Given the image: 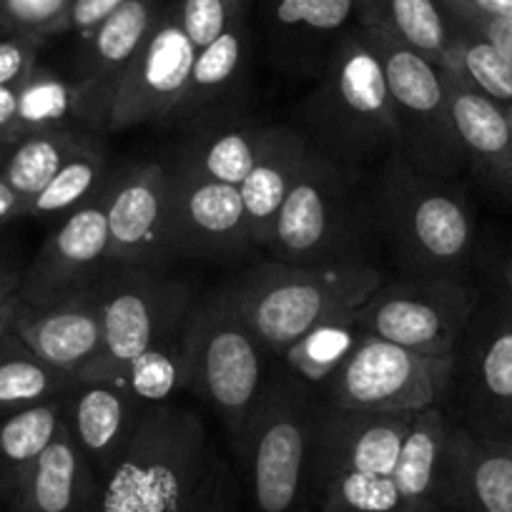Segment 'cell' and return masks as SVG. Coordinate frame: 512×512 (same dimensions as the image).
Segmentation results:
<instances>
[{"label":"cell","mask_w":512,"mask_h":512,"mask_svg":"<svg viewBox=\"0 0 512 512\" xmlns=\"http://www.w3.org/2000/svg\"><path fill=\"white\" fill-rule=\"evenodd\" d=\"M374 216L410 277H460L470 267L477 224L465 191L400 151L384 161Z\"/></svg>","instance_id":"1"},{"label":"cell","mask_w":512,"mask_h":512,"mask_svg":"<svg viewBox=\"0 0 512 512\" xmlns=\"http://www.w3.org/2000/svg\"><path fill=\"white\" fill-rule=\"evenodd\" d=\"M382 274L362 259L332 264H256L229 284V297L269 357L282 354L304 332L334 314L362 307Z\"/></svg>","instance_id":"2"},{"label":"cell","mask_w":512,"mask_h":512,"mask_svg":"<svg viewBox=\"0 0 512 512\" xmlns=\"http://www.w3.org/2000/svg\"><path fill=\"white\" fill-rule=\"evenodd\" d=\"M214 460L209 432L194 410L176 402L149 407L88 512H189Z\"/></svg>","instance_id":"3"},{"label":"cell","mask_w":512,"mask_h":512,"mask_svg":"<svg viewBox=\"0 0 512 512\" xmlns=\"http://www.w3.org/2000/svg\"><path fill=\"white\" fill-rule=\"evenodd\" d=\"M309 121L322 136V151L344 164L402 149L384 68L359 23L329 46Z\"/></svg>","instance_id":"4"},{"label":"cell","mask_w":512,"mask_h":512,"mask_svg":"<svg viewBox=\"0 0 512 512\" xmlns=\"http://www.w3.org/2000/svg\"><path fill=\"white\" fill-rule=\"evenodd\" d=\"M181 342L191 392L209 402L234 445H239L267 387L264 362L269 354L234 307L229 289L196 297Z\"/></svg>","instance_id":"5"},{"label":"cell","mask_w":512,"mask_h":512,"mask_svg":"<svg viewBox=\"0 0 512 512\" xmlns=\"http://www.w3.org/2000/svg\"><path fill=\"white\" fill-rule=\"evenodd\" d=\"M364 211L349 164L309 146L304 164L279 209L267 249L287 264H332L359 259Z\"/></svg>","instance_id":"6"},{"label":"cell","mask_w":512,"mask_h":512,"mask_svg":"<svg viewBox=\"0 0 512 512\" xmlns=\"http://www.w3.org/2000/svg\"><path fill=\"white\" fill-rule=\"evenodd\" d=\"M317 405L312 387L267 379L262 400L236 445L249 472L256 512H299L309 505V427Z\"/></svg>","instance_id":"7"},{"label":"cell","mask_w":512,"mask_h":512,"mask_svg":"<svg viewBox=\"0 0 512 512\" xmlns=\"http://www.w3.org/2000/svg\"><path fill=\"white\" fill-rule=\"evenodd\" d=\"M455 357H427L364 332L342 367L319 387L322 402L354 412L417 415L455 390Z\"/></svg>","instance_id":"8"},{"label":"cell","mask_w":512,"mask_h":512,"mask_svg":"<svg viewBox=\"0 0 512 512\" xmlns=\"http://www.w3.org/2000/svg\"><path fill=\"white\" fill-rule=\"evenodd\" d=\"M103 289V342L76 382H111L126 364L184 329L196 292L166 272H111Z\"/></svg>","instance_id":"9"},{"label":"cell","mask_w":512,"mask_h":512,"mask_svg":"<svg viewBox=\"0 0 512 512\" xmlns=\"http://www.w3.org/2000/svg\"><path fill=\"white\" fill-rule=\"evenodd\" d=\"M372 43L374 53L384 68L392 106L400 123L402 149L412 164L427 174L452 179L465 169L450 101H447L445 78L440 66L422 58L420 53L402 46L397 38L369 23H359Z\"/></svg>","instance_id":"10"},{"label":"cell","mask_w":512,"mask_h":512,"mask_svg":"<svg viewBox=\"0 0 512 512\" xmlns=\"http://www.w3.org/2000/svg\"><path fill=\"white\" fill-rule=\"evenodd\" d=\"M480 292L460 277H410L379 284L354 309L362 332L427 357H455Z\"/></svg>","instance_id":"11"},{"label":"cell","mask_w":512,"mask_h":512,"mask_svg":"<svg viewBox=\"0 0 512 512\" xmlns=\"http://www.w3.org/2000/svg\"><path fill=\"white\" fill-rule=\"evenodd\" d=\"M462 427L512 445V309L505 294L480 297L457 347Z\"/></svg>","instance_id":"12"},{"label":"cell","mask_w":512,"mask_h":512,"mask_svg":"<svg viewBox=\"0 0 512 512\" xmlns=\"http://www.w3.org/2000/svg\"><path fill=\"white\" fill-rule=\"evenodd\" d=\"M196 48L179 21L176 0H169L159 23L108 101L103 131H123L141 123L174 121L189 86Z\"/></svg>","instance_id":"13"},{"label":"cell","mask_w":512,"mask_h":512,"mask_svg":"<svg viewBox=\"0 0 512 512\" xmlns=\"http://www.w3.org/2000/svg\"><path fill=\"white\" fill-rule=\"evenodd\" d=\"M166 214L169 166L159 161H136L111 171L106 184L111 272H166L174 262Z\"/></svg>","instance_id":"14"},{"label":"cell","mask_w":512,"mask_h":512,"mask_svg":"<svg viewBox=\"0 0 512 512\" xmlns=\"http://www.w3.org/2000/svg\"><path fill=\"white\" fill-rule=\"evenodd\" d=\"M108 184V181H106ZM111 274L106 186L51 231L21 274L18 297L31 307H51L98 287Z\"/></svg>","instance_id":"15"},{"label":"cell","mask_w":512,"mask_h":512,"mask_svg":"<svg viewBox=\"0 0 512 512\" xmlns=\"http://www.w3.org/2000/svg\"><path fill=\"white\" fill-rule=\"evenodd\" d=\"M166 234L174 259H231L254 249L239 186L209 179L176 156Z\"/></svg>","instance_id":"16"},{"label":"cell","mask_w":512,"mask_h":512,"mask_svg":"<svg viewBox=\"0 0 512 512\" xmlns=\"http://www.w3.org/2000/svg\"><path fill=\"white\" fill-rule=\"evenodd\" d=\"M415 415L339 410L317 400L309 427V485L339 472L392 475Z\"/></svg>","instance_id":"17"},{"label":"cell","mask_w":512,"mask_h":512,"mask_svg":"<svg viewBox=\"0 0 512 512\" xmlns=\"http://www.w3.org/2000/svg\"><path fill=\"white\" fill-rule=\"evenodd\" d=\"M149 407L113 382H76L63 397L61 422L98 477L123 460Z\"/></svg>","instance_id":"18"},{"label":"cell","mask_w":512,"mask_h":512,"mask_svg":"<svg viewBox=\"0 0 512 512\" xmlns=\"http://www.w3.org/2000/svg\"><path fill=\"white\" fill-rule=\"evenodd\" d=\"M169 0H128L126 6L81 36L76 81L86 88L93 128L103 131L108 101L128 66L149 41Z\"/></svg>","instance_id":"19"},{"label":"cell","mask_w":512,"mask_h":512,"mask_svg":"<svg viewBox=\"0 0 512 512\" xmlns=\"http://www.w3.org/2000/svg\"><path fill=\"white\" fill-rule=\"evenodd\" d=\"M13 332L43 362L78 379L103 342L101 284L51 307H31L21 302Z\"/></svg>","instance_id":"20"},{"label":"cell","mask_w":512,"mask_h":512,"mask_svg":"<svg viewBox=\"0 0 512 512\" xmlns=\"http://www.w3.org/2000/svg\"><path fill=\"white\" fill-rule=\"evenodd\" d=\"M455 417L442 407L417 412L402 442L395 482L405 512H460L455 495Z\"/></svg>","instance_id":"21"},{"label":"cell","mask_w":512,"mask_h":512,"mask_svg":"<svg viewBox=\"0 0 512 512\" xmlns=\"http://www.w3.org/2000/svg\"><path fill=\"white\" fill-rule=\"evenodd\" d=\"M442 78L465 166H470L487 186L512 199L510 111L467 86L455 73L442 71Z\"/></svg>","instance_id":"22"},{"label":"cell","mask_w":512,"mask_h":512,"mask_svg":"<svg viewBox=\"0 0 512 512\" xmlns=\"http://www.w3.org/2000/svg\"><path fill=\"white\" fill-rule=\"evenodd\" d=\"M98 487L101 477L78 452L61 422L53 442L23 477L8 507L11 512H88Z\"/></svg>","instance_id":"23"},{"label":"cell","mask_w":512,"mask_h":512,"mask_svg":"<svg viewBox=\"0 0 512 512\" xmlns=\"http://www.w3.org/2000/svg\"><path fill=\"white\" fill-rule=\"evenodd\" d=\"M307 151L309 139L299 134L297 128L269 126L262 151L256 156L249 176L239 184L254 246H269L274 221L302 169Z\"/></svg>","instance_id":"24"},{"label":"cell","mask_w":512,"mask_h":512,"mask_svg":"<svg viewBox=\"0 0 512 512\" xmlns=\"http://www.w3.org/2000/svg\"><path fill=\"white\" fill-rule=\"evenodd\" d=\"M452 455L460 512H512V445L472 435L457 422Z\"/></svg>","instance_id":"25"},{"label":"cell","mask_w":512,"mask_h":512,"mask_svg":"<svg viewBox=\"0 0 512 512\" xmlns=\"http://www.w3.org/2000/svg\"><path fill=\"white\" fill-rule=\"evenodd\" d=\"M269 126L236 116H206L181 146L179 159L209 179L239 186L267 141Z\"/></svg>","instance_id":"26"},{"label":"cell","mask_w":512,"mask_h":512,"mask_svg":"<svg viewBox=\"0 0 512 512\" xmlns=\"http://www.w3.org/2000/svg\"><path fill=\"white\" fill-rule=\"evenodd\" d=\"M249 13L236 18L216 41L199 48L191 66L189 86L176 118H196L214 111L231 96L236 83L244 78L249 63Z\"/></svg>","instance_id":"27"},{"label":"cell","mask_w":512,"mask_h":512,"mask_svg":"<svg viewBox=\"0 0 512 512\" xmlns=\"http://www.w3.org/2000/svg\"><path fill=\"white\" fill-rule=\"evenodd\" d=\"M357 23H369L442 66L455 38V23L442 0H359Z\"/></svg>","instance_id":"28"},{"label":"cell","mask_w":512,"mask_h":512,"mask_svg":"<svg viewBox=\"0 0 512 512\" xmlns=\"http://www.w3.org/2000/svg\"><path fill=\"white\" fill-rule=\"evenodd\" d=\"M96 136V131L81 126L48 128L23 136L6 149V156L0 161V176L28 204Z\"/></svg>","instance_id":"29"},{"label":"cell","mask_w":512,"mask_h":512,"mask_svg":"<svg viewBox=\"0 0 512 512\" xmlns=\"http://www.w3.org/2000/svg\"><path fill=\"white\" fill-rule=\"evenodd\" d=\"M68 126L96 131L86 88L78 81H66L58 73L36 66L31 76L18 86V131H21V139L28 134H36V131Z\"/></svg>","instance_id":"30"},{"label":"cell","mask_w":512,"mask_h":512,"mask_svg":"<svg viewBox=\"0 0 512 512\" xmlns=\"http://www.w3.org/2000/svg\"><path fill=\"white\" fill-rule=\"evenodd\" d=\"M76 379L43 362L16 332L0 342V420L43 402L61 400Z\"/></svg>","instance_id":"31"},{"label":"cell","mask_w":512,"mask_h":512,"mask_svg":"<svg viewBox=\"0 0 512 512\" xmlns=\"http://www.w3.org/2000/svg\"><path fill=\"white\" fill-rule=\"evenodd\" d=\"M63 397L0 420V502H11L18 485L61 427Z\"/></svg>","instance_id":"32"},{"label":"cell","mask_w":512,"mask_h":512,"mask_svg":"<svg viewBox=\"0 0 512 512\" xmlns=\"http://www.w3.org/2000/svg\"><path fill=\"white\" fill-rule=\"evenodd\" d=\"M362 334L364 332L354 322V312L334 314V317L324 319V322L314 324L309 332H304L282 354V362L292 377L317 390L342 367V362L352 354Z\"/></svg>","instance_id":"33"},{"label":"cell","mask_w":512,"mask_h":512,"mask_svg":"<svg viewBox=\"0 0 512 512\" xmlns=\"http://www.w3.org/2000/svg\"><path fill=\"white\" fill-rule=\"evenodd\" d=\"M111 169H108V151L103 141L93 139L83 151H78L51 181L46 189L26 204L28 219H63L78 206L88 204L106 186Z\"/></svg>","instance_id":"34"},{"label":"cell","mask_w":512,"mask_h":512,"mask_svg":"<svg viewBox=\"0 0 512 512\" xmlns=\"http://www.w3.org/2000/svg\"><path fill=\"white\" fill-rule=\"evenodd\" d=\"M264 8L284 43L312 48L319 43L332 46L357 23L359 0H264Z\"/></svg>","instance_id":"35"},{"label":"cell","mask_w":512,"mask_h":512,"mask_svg":"<svg viewBox=\"0 0 512 512\" xmlns=\"http://www.w3.org/2000/svg\"><path fill=\"white\" fill-rule=\"evenodd\" d=\"M181 337H184V329L149 347L134 362L126 364L111 382L118 384L123 392H128L144 407L174 402L179 392L191 390L189 364H186Z\"/></svg>","instance_id":"36"},{"label":"cell","mask_w":512,"mask_h":512,"mask_svg":"<svg viewBox=\"0 0 512 512\" xmlns=\"http://www.w3.org/2000/svg\"><path fill=\"white\" fill-rule=\"evenodd\" d=\"M452 18V16H450ZM455 38H452L450 53H447L442 71L455 73L460 81L480 91L482 96L492 98L500 106L512 108V61L492 46L485 36L467 28L465 23L455 21Z\"/></svg>","instance_id":"37"},{"label":"cell","mask_w":512,"mask_h":512,"mask_svg":"<svg viewBox=\"0 0 512 512\" xmlns=\"http://www.w3.org/2000/svg\"><path fill=\"white\" fill-rule=\"evenodd\" d=\"M309 505L317 512H405L395 475L339 472L309 485Z\"/></svg>","instance_id":"38"},{"label":"cell","mask_w":512,"mask_h":512,"mask_svg":"<svg viewBox=\"0 0 512 512\" xmlns=\"http://www.w3.org/2000/svg\"><path fill=\"white\" fill-rule=\"evenodd\" d=\"M71 0H0V36L51 41L63 36Z\"/></svg>","instance_id":"39"},{"label":"cell","mask_w":512,"mask_h":512,"mask_svg":"<svg viewBox=\"0 0 512 512\" xmlns=\"http://www.w3.org/2000/svg\"><path fill=\"white\" fill-rule=\"evenodd\" d=\"M179 21L194 48L209 46L236 18L251 11V0H176Z\"/></svg>","instance_id":"40"},{"label":"cell","mask_w":512,"mask_h":512,"mask_svg":"<svg viewBox=\"0 0 512 512\" xmlns=\"http://www.w3.org/2000/svg\"><path fill=\"white\" fill-rule=\"evenodd\" d=\"M41 48L43 41L36 38L0 36V86H21L38 66Z\"/></svg>","instance_id":"41"},{"label":"cell","mask_w":512,"mask_h":512,"mask_svg":"<svg viewBox=\"0 0 512 512\" xmlns=\"http://www.w3.org/2000/svg\"><path fill=\"white\" fill-rule=\"evenodd\" d=\"M442 6L447 8L455 21L465 23L467 28L477 31L480 36H485L492 46L500 48L507 58L512 61V23L500 21V18H492L487 13L472 8L467 0H442Z\"/></svg>","instance_id":"42"},{"label":"cell","mask_w":512,"mask_h":512,"mask_svg":"<svg viewBox=\"0 0 512 512\" xmlns=\"http://www.w3.org/2000/svg\"><path fill=\"white\" fill-rule=\"evenodd\" d=\"M189 512H234V490H231V472L224 462H211L204 482L196 490Z\"/></svg>","instance_id":"43"},{"label":"cell","mask_w":512,"mask_h":512,"mask_svg":"<svg viewBox=\"0 0 512 512\" xmlns=\"http://www.w3.org/2000/svg\"><path fill=\"white\" fill-rule=\"evenodd\" d=\"M126 3L128 0H71L63 33H76L78 38L86 36Z\"/></svg>","instance_id":"44"},{"label":"cell","mask_w":512,"mask_h":512,"mask_svg":"<svg viewBox=\"0 0 512 512\" xmlns=\"http://www.w3.org/2000/svg\"><path fill=\"white\" fill-rule=\"evenodd\" d=\"M21 141L18 131V88L0 86V149Z\"/></svg>","instance_id":"45"},{"label":"cell","mask_w":512,"mask_h":512,"mask_svg":"<svg viewBox=\"0 0 512 512\" xmlns=\"http://www.w3.org/2000/svg\"><path fill=\"white\" fill-rule=\"evenodd\" d=\"M16 219H26V201L0 176V229Z\"/></svg>","instance_id":"46"},{"label":"cell","mask_w":512,"mask_h":512,"mask_svg":"<svg viewBox=\"0 0 512 512\" xmlns=\"http://www.w3.org/2000/svg\"><path fill=\"white\" fill-rule=\"evenodd\" d=\"M18 307H21V297H18V292L3 294V297H0V342L13 332V322H16Z\"/></svg>","instance_id":"47"},{"label":"cell","mask_w":512,"mask_h":512,"mask_svg":"<svg viewBox=\"0 0 512 512\" xmlns=\"http://www.w3.org/2000/svg\"><path fill=\"white\" fill-rule=\"evenodd\" d=\"M21 274L23 269L13 259L0 256V297L18 292V287H21Z\"/></svg>","instance_id":"48"},{"label":"cell","mask_w":512,"mask_h":512,"mask_svg":"<svg viewBox=\"0 0 512 512\" xmlns=\"http://www.w3.org/2000/svg\"><path fill=\"white\" fill-rule=\"evenodd\" d=\"M467 3L487 16L512 23V0H467Z\"/></svg>","instance_id":"49"},{"label":"cell","mask_w":512,"mask_h":512,"mask_svg":"<svg viewBox=\"0 0 512 512\" xmlns=\"http://www.w3.org/2000/svg\"><path fill=\"white\" fill-rule=\"evenodd\" d=\"M502 294H505L507 304H510V309H512V256L505 267V289H502Z\"/></svg>","instance_id":"50"},{"label":"cell","mask_w":512,"mask_h":512,"mask_svg":"<svg viewBox=\"0 0 512 512\" xmlns=\"http://www.w3.org/2000/svg\"><path fill=\"white\" fill-rule=\"evenodd\" d=\"M299 512H317V510H314V507H312V505H304V507H302V510H299Z\"/></svg>","instance_id":"51"},{"label":"cell","mask_w":512,"mask_h":512,"mask_svg":"<svg viewBox=\"0 0 512 512\" xmlns=\"http://www.w3.org/2000/svg\"><path fill=\"white\" fill-rule=\"evenodd\" d=\"M3 156H6V149H0V161H3Z\"/></svg>","instance_id":"52"},{"label":"cell","mask_w":512,"mask_h":512,"mask_svg":"<svg viewBox=\"0 0 512 512\" xmlns=\"http://www.w3.org/2000/svg\"><path fill=\"white\" fill-rule=\"evenodd\" d=\"M507 111H510V118H512V108H507Z\"/></svg>","instance_id":"53"}]
</instances>
